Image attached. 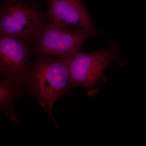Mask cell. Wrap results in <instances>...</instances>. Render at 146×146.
<instances>
[{
    "mask_svg": "<svg viewBox=\"0 0 146 146\" xmlns=\"http://www.w3.org/2000/svg\"><path fill=\"white\" fill-rule=\"evenodd\" d=\"M74 87L68 59L35 54L27 92L38 100L57 127L52 113L53 105L63 95L71 93Z\"/></svg>",
    "mask_w": 146,
    "mask_h": 146,
    "instance_id": "obj_1",
    "label": "cell"
},
{
    "mask_svg": "<svg viewBox=\"0 0 146 146\" xmlns=\"http://www.w3.org/2000/svg\"><path fill=\"white\" fill-rule=\"evenodd\" d=\"M38 0H2L0 33L23 39L31 46L49 21Z\"/></svg>",
    "mask_w": 146,
    "mask_h": 146,
    "instance_id": "obj_2",
    "label": "cell"
},
{
    "mask_svg": "<svg viewBox=\"0 0 146 146\" xmlns=\"http://www.w3.org/2000/svg\"><path fill=\"white\" fill-rule=\"evenodd\" d=\"M95 28L76 27L49 21L31 45L35 54L68 59L80 51L84 42L99 33Z\"/></svg>",
    "mask_w": 146,
    "mask_h": 146,
    "instance_id": "obj_3",
    "label": "cell"
},
{
    "mask_svg": "<svg viewBox=\"0 0 146 146\" xmlns=\"http://www.w3.org/2000/svg\"><path fill=\"white\" fill-rule=\"evenodd\" d=\"M119 47L115 42L109 41L103 48L96 51H80L68 59L73 86L89 89L95 86L102 77L108 65L119 61Z\"/></svg>",
    "mask_w": 146,
    "mask_h": 146,
    "instance_id": "obj_4",
    "label": "cell"
},
{
    "mask_svg": "<svg viewBox=\"0 0 146 146\" xmlns=\"http://www.w3.org/2000/svg\"><path fill=\"white\" fill-rule=\"evenodd\" d=\"M31 46L23 39L0 33V72L3 78L27 92L33 59Z\"/></svg>",
    "mask_w": 146,
    "mask_h": 146,
    "instance_id": "obj_5",
    "label": "cell"
},
{
    "mask_svg": "<svg viewBox=\"0 0 146 146\" xmlns=\"http://www.w3.org/2000/svg\"><path fill=\"white\" fill-rule=\"evenodd\" d=\"M47 14L53 23L76 27L94 29L93 20L82 0H46Z\"/></svg>",
    "mask_w": 146,
    "mask_h": 146,
    "instance_id": "obj_6",
    "label": "cell"
},
{
    "mask_svg": "<svg viewBox=\"0 0 146 146\" xmlns=\"http://www.w3.org/2000/svg\"><path fill=\"white\" fill-rule=\"evenodd\" d=\"M25 91L20 86L3 78L0 81L1 110L9 118L13 123H18L14 105Z\"/></svg>",
    "mask_w": 146,
    "mask_h": 146,
    "instance_id": "obj_7",
    "label": "cell"
}]
</instances>
